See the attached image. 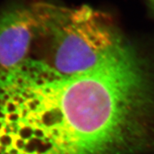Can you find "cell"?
<instances>
[{
	"mask_svg": "<svg viewBox=\"0 0 154 154\" xmlns=\"http://www.w3.org/2000/svg\"><path fill=\"white\" fill-rule=\"evenodd\" d=\"M146 2L150 9L154 13V0H146Z\"/></svg>",
	"mask_w": 154,
	"mask_h": 154,
	"instance_id": "4",
	"label": "cell"
},
{
	"mask_svg": "<svg viewBox=\"0 0 154 154\" xmlns=\"http://www.w3.org/2000/svg\"><path fill=\"white\" fill-rule=\"evenodd\" d=\"M32 9L35 33L50 42V57L42 62L62 76L81 74L97 66L122 37L109 21L88 7L70 9L38 3Z\"/></svg>",
	"mask_w": 154,
	"mask_h": 154,
	"instance_id": "2",
	"label": "cell"
},
{
	"mask_svg": "<svg viewBox=\"0 0 154 154\" xmlns=\"http://www.w3.org/2000/svg\"><path fill=\"white\" fill-rule=\"evenodd\" d=\"M0 154H154V66L122 38L62 76L25 59L0 70Z\"/></svg>",
	"mask_w": 154,
	"mask_h": 154,
	"instance_id": "1",
	"label": "cell"
},
{
	"mask_svg": "<svg viewBox=\"0 0 154 154\" xmlns=\"http://www.w3.org/2000/svg\"><path fill=\"white\" fill-rule=\"evenodd\" d=\"M32 7H20L0 14V70L17 66L27 58L35 35Z\"/></svg>",
	"mask_w": 154,
	"mask_h": 154,
	"instance_id": "3",
	"label": "cell"
}]
</instances>
